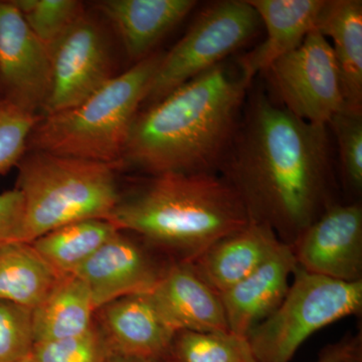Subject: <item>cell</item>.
<instances>
[{"label":"cell","mask_w":362,"mask_h":362,"mask_svg":"<svg viewBox=\"0 0 362 362\" xmlns=\"http://www.w3.org/2000/svg\"><path fill=\"white\" fill-rule=\"evenodd\" d=\"M40 117L0 99V175L20 163L30 133Z\"/></svg>","instance_id":"27"},{"label":"cell","mask_w":362,"mask_h":362,"mask_svg":"<svg viewBox=\"0 0 362 362\" xmlns=\"http://www.w3.org/2000/svg\"><path fill=\"white\" fill-rule=\"evenodd\" d=\"M119 230L106 218H89L54 228L30 244L62 277L76 274Z\"/></svg>","instance_id":"22"},{"label":"cell","mask_w":362,"mask_h":362,"mask_svg":"<svg viewBox=\"0 0 362 362\" xmlns=\"http://www.w3.org/2000/svg\"><path fill=\"white\" fill-rule=\"evenodd\" d=\"M23 223V199L16 187L0 194V246L21 240Z\"/></svg>","instance_id":"29"},{"label":"cell","mask_w":362,"mask_h":362,"mask_svg":"<svg viewBox=\"0 0 362 362\" xmlns=\"http://www.w3.org/2000/svg\"><path fill=\"white\" fill-rule=\"evenodd\" d=\"M197 6L194 0H103L95 4L133 64L153 54Z\"/></svg>","instance_id":"17"},{"label":"cell","mask_w":362,"mask_h":362,"mask_svg":"<svg viewBox=\"0 0 362 362\" xmlns=\"http://www.w3.org/2000/svg\"><path fill=\"white\" fill-rule=\"evenodd\" d=\"M150 295L175 331L230 332L220 294L187 262H171Z\"/></svg>","instance_id":"14"},{"label":"cell","mask_w":362,"mask_h":362,"mask_svg":"<svg viewBox=\"0 0 362 362\" xmlns=\"http://www.w3.org/2000/svg\"><path fill=\"white\" fill-rule=\"evenodd\" d=\"M281 243L269 226L250 221L207 247L190 264L209 287L221 294L256 270Z\"/></svg>","instance_id":"18"},{"label":"cell","mask_w":362,"mask_h":362,"mask_svg":"<svg viewBox=\"0 0 362 362\" xmlns=\"http://www.w3.org/2000/svg\"><path fill=\"white\" fill-rule=\"evenodd\" d=\"M314 362H362V335H346L326 345Z\"/></svg>","instance_id":"30"},{"label":"cell","mask_w":362,"mask_h":362,"mask_svg":"<svg viewBox=\"0 0 362 362\" xmlns=\"http://www.w3.org/2000/svg\"><path fill=\"white\" fill-rule=\"evenodd\" d=\"M107 362H152L143 361V359L132 358V357H125L119 356H111Z\"/></svg>","instance_id":"31"},{"label":"cell","mask_w":362,"mask_h":362,"mask_svg":"<svg viewBox=\"0 0 362 362\" xmlns=\"http://www.w3.org/2000/svg\"><path fill=\"white\" fill-rule=\"evenodd\" d=\"M51 88L40 116L74 108L115 77L106 25L86 13L49 49Z\"/></svg>","instance_id":"9"},{"label":"cell","mask_w":362,"mask_h":362,"mask_svg":"<svg viewBox=\"0 0 362 362\" xmlns=\"http://www.w3.org/2000/svg\"><path fill=\"white\" fill-rule=\"evenodd\" d=\"M20 11L33 35L51 49L86 13L78 0H11Z\"/></svg>","instance_id":"24"},{"label":"cell","mask_w":362,"mask_h":362,"mask_svg":"<svg viewBox=\"0 0 362 362\" xmlns=\"http://www.w3.org/2000/svg\"><path fill=\"white\" fill-rule=\"evenodd\" d=\"M108 220L171 261L187 263L250 223L239 195L218 173L147 176L121 194Z\"/></svg>","instance_id":"3"},{"label":"cell","mask_w":362,"mask_h":362,"mask_svg":"<svg viewBox=\"0 0 362 362\" xmlns=\"http://www.w3.org/2000/svg\"><path fill=\"white\" fill-rule=\"evenodd\" d=\"M328 126L293 115L264 92L247 99L218 171L252 223L292 247L334 201Z\"/></svg>","instance_id":"1"},{"label":"cell","mask_w":362,"mask_h":362,"mask_svg":"<svg viewBox=\"0 0 362 362\" xmlns=\"http://www.w3.org/2000/svg\"><path fill=\"white\" fill-rule=\"evenodd\" d=\"M32 309L0 300V362H18L32 352Z\"/></svg>","instance_id":"28"},{"label":"cell","mask_w":362,"mask_h":362,"mask_svg":"<svg viewBox=\"0 0 362 362\" xmlns=\"http://www.w3.org/2000/svg\"><path fill=\"white\" fill-rule=\"evenodd\" d=\"M59 276L30 243L0 246V300L33 309L51 291Z\"/></svg>","instance_id":"21"},{"label":"cell","mask_w":362,"mask_h":362,"mask_svg":"<svg viewBox=\"0 0 362 362\" xmlns=\"http://www.w3.org/2000/svg\"><path fill=\"white\" fill-rule=\"evenodd\" d=\"M51 88V54L11 0H0V99L40 115Z\"/></svg>","instance_id":"11"},{"label":"cell","mask_w":362,"mask_h":362,"mask_svg":"<svg viewBox=\"0 0 362 362\" xmlns=\"http://www.w3.org/2000/svg\"><path fill=\"white\" fill-rule=\"evenodd\" d=\"M16 168V188L23 199L21 242L74 221L108 220L121 199L115 164L26 151Z\"/></svg>","instance_id":"5"},{"label":"cell","mask_w":362,"mask_h":362,"mask_svg":"<svg viewBox=\"0 0 362 362\" xmlns=\"http://www.w3.org/2000/svg\"><path fill=\"white\" fill-rule=\"evenodd\" d=\"M18 362H32L30 359V356L28 357V358L23 359V361H18Z\"/></svg>","instance_id":"32"},{"label":"cell","mask_w":362,"mask_h":362,"mask_svg":"<svg viewBox=\"0 0 362 362\" xmlns=\"http://www.w3.org/2000/svg\"><path fill=\"white\" fill-rule=\"evenodd\" d=\"M89 288L78 276H62L32 310L33 339L54 341L84 334L96 320Z\"/></svg>","instance_id":"20"},{"label":"cell","mask_w":362,"mask_h":362,"mask_svg":"<svg viewBox=\"0 0 362 362\" xmlns=\"http://www.w3.org/2000/svg\"><path fill=\"white\" fill-rule=\"evenodd\" d=\"M171 262L139 238L119 230L75 275L88 286L99 310L119 298L153 291Z\"/></svg>","instance_id":"10"},{"label":"cell","mask_w":362,"mask_h":362,"mask_svg":"<svg viewBox=\"0 0 362 362\" xmlns=\"http://www.w3.org/2000/svg\"><path fill=\"white\" fill-rule=\"evenodd\" d=\"M261 25L247 0H223L204 7L177 44L164 52L143 108L225 63L254 39Z\"/></svg>","instance_id":"7"},{"label":"cell","mask_w":362,"mask_h":362,"mask_svg":"<svg viewBox=\"0 0 362 362\" xmlns=\"http://www.w3.org/2000/svg\"><path fill=\"white\" fill-rule=\"evenodd\" d=\"M317 30L331 40L345 110L362 113L361 0H326Z\"/></svg>","instance_id":"19"},{"label":"cell","mask_w":362,"mask_h":362,"mask_svg":"<svg viewBox=\"0 0 362 362\" xmlns=\"http://www.w3.org/2000/svg\"><path fill=\"white\" fill-rule=\"evenodd\" d=\"M164 52H154L116 75L74 108L40 117L26 151H40L121 168L133 121L141 108Z\"/></svg>","instance_id":"4"},{"label":"cell","mask_w":362,"mask_h":362,"mask_svg":"<svg viewBox=\"0 0 362 362\" xmlns=\"http://www.w3.org/2000/svg\"><path fill=\"white\" fill-rule=\"evenodd\" d=\"M251 83L226 63L138 112L121 168L147 176L218 173L239 130Z\"/></svg>","instance_id":"2"},{"label":"cell","mask_w":362,"mask_h":362,"mask_svg":"<svg viewBox=\"0 0 362 362\" xmlns=\"http://www.w3.org/2000/svg\"><path fill=\"white\" fill-rule=\"evenodd\" d=\"M263 75L279 105L301 120L327 126L333 116L345 110L332 47L317 28Z\"/></svg>","instance_id":"8"},{"label":"cell","mask_w":362,"mask_h":362,"mask_svg":"<svg viewBox=\"0 0 362 362\" xmlns=\"http://www.w3.org/2000/svg\"><path fill=\"white\" fill-rule=\"evenodd\" d=\"M328 127L337 137L342 182L349 194L362 192V113L343 110L333 116Z\"/></svg>","instance_id":"25"},{"label":"cell","mask_w":362,"mask_h":362,"mask_svg":"<svg viewBox=\"0 0 362 362\" xmlns=\"http://www.w3.org/2000/svg\"><path fill=\"white\" fill-rule=\"evenodd\" d=\"M112 356L108 343L97 321L89 331L78 337L35 342L32 362H107Z\"/></svg>","instance_id":"26"},{"label":"cell","mask_w":362,"mask_h":362,"mask_svg":"<svg viewBox=\"0 0 362 362\" xmlns=\"http://www.w3.org/2000/svg\"><path fill=\"white\" fill-rule=\"evenodd\" d=\"M280 306L247 339L257 362H290L311 335L362 309V281L343 282L297 265Z\"/></svg>","instance_id":"6"},{"label":"cell","mask_w":362,"mask_h":362,"mask_svg":"<svg viewBox=\"0 0 362 362\" xmlns=\"http://www.w3.org/2000/svg\"><path fill=\"white\" fill-rule=\"evenodd\" d=\"M266 30L265 40L240 57L238 68L247 82L294 51L317 28L326 0H247Z\"/></svg>","instance_id":"16"},{"label":"cell","mask_w":362,"mask_h":362,"mask_svg":"<svg viewBox=\"0 0 362 362\" xmlns=\"http://www.w3.org/2000/svg\"><path fill=\"white\" fill-rule=\"evenodd\" d=\"M96 321L112 356L159 362L176 332L162 316L150 293L119 298L96 312Z\"/></svg>","instance_id":"13"},{"label":"cell","mask_w":362,"mask_h":362,"mask_svg":"<svg viewBox=\"0 0 362 362\" xmlns=\"http://www.w3.org/2000/svg\"><path fill=\"white\" fill-rule=\"evenodd\" d=\"M297 267L292 247L284 243L247 278L220 294L228 329L247 338L250 331L280 306Z\"/></svg>","instance_id":"15"},{"label":"cell","mask_w":362,"mask_h":362,"mask_svg":"<svg viewBox=\"0 0 362 362\" xmlns=\"http://www.w3.org/2000/svg\"><path fill=\"white\" fill-rule=\"evenodd\" d=\"M159 362H257L247 338L180 330Z\"/></svg>","instance_id":"23"},{"label":"cell","mask_w":362,"mask_h":362,"mask_svg":"<svg viewBox=\"0 0 362 362\" xmlns=\"http://www.w3.org/2000/svg\"><path fill=\"white\" fill-rule=\"evenodd\" d=\"M297 265L309 273L343 281H362L361 202L331 204L292 247Z\"/></svg>","instance_id":"12"}]
</instances>
